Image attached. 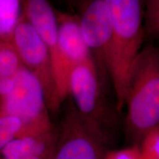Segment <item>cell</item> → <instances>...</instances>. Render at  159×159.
Returning <instances> with one entry per match:
<instances>
[{"label":"cell","instance_id":"obj_1","mask_svg":"<svg viewBox=\"0 0 159 159\" xmlns=\"http://www.w3.org/2000/svg\"><path fill=\"white\" fill-rule=\"evenodd\" d=\"M126 133L142 143L159 126V49L147 46L134 61L129 77Z\"/></svg>","mask_w":159,"mask_h":159},{"label":"cell","instance_id":"obj_2","mask_svg":"<svg viewBox=\"0 0 159 159\" xmlns=\"http://www.w3.org/2000/svg\"><path fill=\"white\" fill-rule=\"evenodd\" d=\"M113 20L108 75L116 96V109L125 105L129 77L141 52L144 35L142 2L138 0H109Z\"/></svg>","mask_w":159,"mask_h":159},{"label":"cell","instance_id":"obj_3","mask_svg":"<svg viewBox=\"0 0 159 159\" xmlns=\"http://www.w3.org/2000/svg\"><path fill=\"white\" fill-rule=\"evenodd\" d=\"M12 78L13 89L2 97L0 115L14 116L21 121V137L51 132L44 93L38 77L22 65Z\"/></svg>","mask_w":159,"mask_h":159},{"label":"cell","instance_id":"obj_4","mask_svg":"<svg viewBox=\"0 0 159 159\" xmlns=\"http://www.w3.org/2000/svg\"><path fill=\"white\" fill-rule=\"evenodd\" d=\"M11 44L17 52L22 65L39 80L47 107L56 110L61 100L55 85L48 49L25 16L21 18L16 26Z\"/></svg>","mask_w":159,"mask_h":159},{"label":"cell","instance_id":"obj_5","mask_svg":"<svg viewBox=\"0 0 159 159\" xmlns=\"http://www.w3.org/2000/svg\"><path fill=\"white\" fill-rule=\"evenodd\" d=\"M68 93L74 99L79 114L104 134L105 128H112L116 124V114L101 93L95 65L80 64L71 70Z\"/></svg>","mask_w":159,"mask_h":159},{"label":"cell","instance_id":"obj_6","mask_svg":"<svg viewBox=\"0 0 159 159\" xmlns=\"http://www.w3.org/2000/svg\"><path fill=\"white\" fill-rule=\"evenodd\" d=\"M105 142L102 131L72 109L63 122L53 159H105Z\"/></svg>","mask_w":159,"mask_h":159},{"label":"cell","instance_id":"obj_7","mask_svg":"<svg viewBox=\"0 0 159 159\" xmlns=\"http://www.w3.org/2000/svg\"><path fill=\"white\" fill-rule=\"evenodd\" d=\"M25 16L48 49L53 76L61 102L68 96L58 46L57 21L49 4L43 0H30L25 4Z\"/></svg>","mask_w":159,"mask_h":159},{"label":"cell","instance_id":"obj_8","mask_svg":"<svg viewBox=\"0 0 159 159\" xmlns=\"http://www.w3.org/2000/svg\"><path fill=\"white\" fill-rule=\"evenodd\" d=\"M83 38L91 52L93 51L102 70L108 75L113 20L109 0L89 2L80 19Z\"/></svg>","mask_w":159,"mask_h":159},{"label":"cell","instance_id":"obj_9","mask_svg":"<svg viewBox=\"0 0 159 159\" xmlns=\"http://www.w3.org/2000/svg\"><path fill=\"white\" fill-rule=\"evenodd\" d=\"M57 21L60 55L63 76L68 86L69 74L75 66L80 64H95L83 38L80 19L62 14L57 17Z\"/></svg>","mask_w":159,"mask_h":159},{"label":"cell","instance_id":"obj_10","mask_svg":"<svg viewBox=\"0 0 159 159\" xmlns=\"http://www.w3.org/2000/svg\"><path fill=\"white\" fill-rule=\"evenodd\" d=\"M57 141L52 132L20 137L2 150V159H53Z\"/></svg>","mask_w":159,"mask_h":159},{"label":"cell","instance_id":"obj_11","mask_svg":"<svg viewBox=\"0 0 159 159\" xmlns=\"http://www.w3.org/2000/svg\"><path fill=\"white\" fill-rule=\"evenodd\" d=\"M20 2L0 0V37L11 42L13 31L19 21Z\"/></svg>","mask_w":159,"mask_h":159},{"label":"cell","instance_id":"obj_12","mask_svg":"<svg viewBox=\"0 0 159 159\" xmlns=\"http://www.w3.org/2000/svg\"><path fill=\"white\" fill-rule=\"evenodd\" d=\"M22 66L17 52L11 43L0 45V77L12 78Z\"/></svg>","mask_w":159,"mask_h":159},{"label":"cell","instance_id":"obj_13","mask_svg":"<svg viewBox=\"0 0 159 159\" xmlns=\"http://www.w3.org/2000/svg\"><path fill=\"white\" fill-rule=\"evenodd\" d=\"M22 135V124L16 117L0 115V152Z\"/></svg>","mask_w":159,"mask_h":159},{"label":"cell","instance_id":"obj_14","mask_svg":"<svg viewBox=\"0 0 159 159\" xmlns=\"http://www.w3.org/2000/svg\"><path fill=\"white\" fill-rule=\"evenodd\" d=\"M144 33L152 39H159V0L146 2Z\"/></svg>","mask_w":159,"mask_h":159},{"label":"cell","instance_id":"obj_15","mask_svg":"<svg viewBox=\"0 0 159 159\" xmlns=\"http://www.w3.org/2000/svg\"><path fill=\"white\" fill-rule=\"evenodd\" d=\"M14 83L13 78H2L0 80V97H3L13 90Z\"/></svg>","mask_w":159,"mask_h":159},{"label":"cell","instance_id":"obj_16","mask_svg":"<svg viewBox=\"0 0 159 159\" xmlns=\"http://www.w3.org/2000/svg\"><path fill=\"white\" fill-rule=\"evenodd\" d=\"M1 79H2V77H0V80H1Z\"/></svg>","mask_w":159,"mask_h":159},{"label":"cell","instance_id":"obj_17","mask_svg":"<svg viewBox=\"0 0 159 159\" xmlns=\"http://www.w3.org/2000/svg\"><path fill=\"white\" fill-rule=\"evenodd\" d=\"M0 45H1V44H0Z\"/></svg>","mask_w":159,"mask_h":159}]
</instances>
